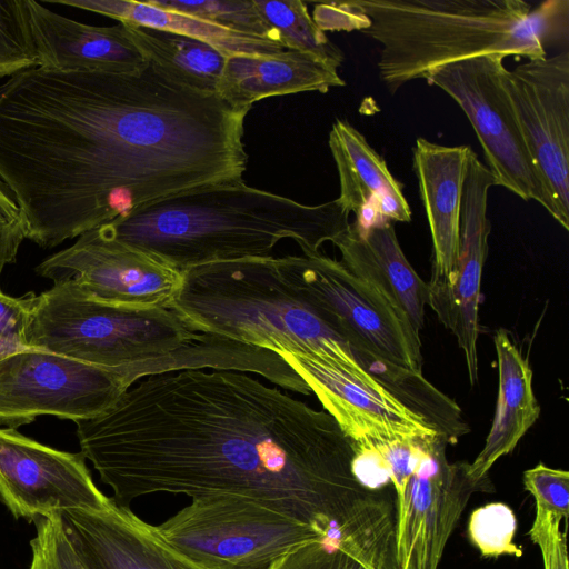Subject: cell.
I'll use <instances>...</instances> for the list:
<instances>
[{
	"instance_id": "cell-8",
	"label": "cell",
	"mask_w": 569,
	"mask_h": 569,
	"mask_svg": "<svg viewBox=\"0 0 569 569\" xmlns=\"http://www.w3.org/2000/svg\"><path fill=\"white\" fill-rule=\"evenodd\" d=\"M134 382L130 366L110 369L43 349H22L0 360V425L17 429L40 416L90 419Z\"/></svg>"
},
{
	"instance_id": "cell-29",
	"label": "cell",
	"mask_w": 569,
	"mask_h": 569,
	"mask_svg": "<svg viewBox=\"0 0 569 569\" xmlns=\"http://www.w3.org/2000/svg\"><path fill=\"white\" fill-rule=\"evenodd\" d=\"M39 67L27 0H0V78Z\"/></svg>"
},
{
	"instance_id": "cell-35",
	"label": "cell",
	"mask_w": 569,
	"mask_h": 569,
	"mask_svg": "<svg viewBox=\"0 0 569 569\" xmlns=\"http://www.w3.org/2000/svg\"><path fill=\"white\" fill-rule=\"evenodd\" d=\"M36 295L11 297L0 290V340L29 348L27 331L34 306Z\"/></svg>"
},
{
	"instance_id": "cell-27",
	"label": "cell",
	"mask_w": 569,
	"mask_h": 569,
	"mask_svg": "<svg viewBox=\"0 0 569 569\" xmlns=\"http://www.w3.org/2000/svg\"><path fill=\"white\" fill-rule=\"evenodd\" d=\"M264 21L273 28L288 50L310 54L338 71L343 52L331 42L300 0H253Z\"/></svg>"
},
{
	"instance_id": "cell-20",
	"label": "cell",
	"mask_w": 569,
	"mask_h": 569,
	"mask_svg": "<svg viewBox=\"0 0 569 569\" xmlns=\"http://www.w3.org/2000/svg\"><path fill=\"white\" fill-rule=\"evenodd\" d=\"M469 146L417 138L412 163L432 239L431 279H446L458 253L459 219Z\"/></svg>"
},
{
	"instance_id": "cell-7",
	"label": "cell",
	"mask_w": 569,
	"mask_h": 569,
	"mask_svg": "<svg viewBox=\"0 0 569 569\" xmlns=\"http://www.w3.org/2000/svg\"><path fill=\"white\" fill-rule=\"evenodd\" d=\"M157 529L170 546L208 569H269L297 547L328 540L292 516L234 495L192 498Z\"/></svg>"
},
{
	"instance_id": "cell-17",
	"label": "cell",
	"mask_w": 569,
	"mask_h": 569,
	"mask_svg": "<svg viewBox=\"0 0 569 569\" xmlns=\"http://www.w3.org/2000/svg\"><path fill=\"white\" fill-rule=\"evenodd\" d=\"M60 516L87 569H208L170 546L157 526L112 498L102 508L67 509Z\"/></svg>"
},
{
	"instance_id": "cell-13",
	"label": "cell",
	"mask_w": 569,
	"mask_h": 569,
	"mask_svg": "<svg viewBox=\"0 0 569 569\" xmlns=\"http://www.w3.org/2000/svg\"><path fill=\"white\" fill-rule=\"evenodd\" d=\"M36 272L53 281L73 279L100 301L143 309L169 308L182 284L181 270L97 229L48 257Z\"/></svg>"
},
{
	"instance_id": "cell-37",
	"label": "cell",
	"mask_w": 569,
	"mask_h": 569,
	"mask_svg": "<svg viewBox=\"0 0 569 569\" xmlns=\"http://www.w3.org/2000/svg\"><path fill=\"white\" fill-rule=\"evenodd\" d=\"M0 212L9 219L21 220L20 210L10 190L0 180Z\"/></svg>"
},
{
	"instance_id": "cell-18",
	"label": "cell",
	"mask_w": 569,
	"mask_h": 569,
	"mask_svg": "<svg viewBox=\"0 0 569 569\" xmlns=\"http://www.w3.org/2000/svg\"><path fill=\"white\" fill-rule=\"evenodd\" d=\"M39 67L63 72L138 74L147 67L122 23L96 27L27 0Z\"/></svg>"
},
{
	"instance_id": "cell-28",
	"label": "cell",
	"mask_w": 569,
	"mask_h": 569,
	"mask_svg": "<svg viewBox=\"0 0 569 569\" xmlns=\"http://www.w3.org/2000/svg\"><path fill=\"white\" fill-rule=\"evenodd\" d=\"M149 1L167 10L193 16L226 29L282 44L278 32L264 21L253 0Z\"/></svg>"
},
{
	"instance_id": "cell-11",
	"label": "cell",
	"mask_w": 569,
	"mask_h": 569,
	"mask_svg": "<svg viewBox=\"0 0 569 569\" xmlns=\"http://www.w3.org/2000/svg\"><path fill=\"white\" fill-rule=\"evenodd\" d=\"M506 88L545 197V209L569 230V52L507 70Z\"/></svg>"
},
{
	"instance_id": "cell-23",
	"label": "cell",
	"mask_w": 569,
	"mask_h": 569,
	"mask_svg": "<svg viewBox=\"0 0 569 569\" xmlns=\"http://www.w3.org/2000/svg\"><path fill=\"white\" fill-rule=\"evenodd\" d=\"M493 342L498 359V398L485 446L468 466V475L475 482L489 478L492 465L516 448L540 415L532 388V370L527 359L507 330L499 329Z\"/></svg>"
},
{
	"instance_id": "cell-34",
	"label": "cell",
	"mask_w": 569,
	"mask_h": 569,
	"mask_svg": "<svg viewBox=\"0 0 569 569\" xmlns=\"http://www.w3.org/2000/svg\"><path fill=\"white\" fill-rule=\"evenodd\" d=\"M560 522L557 516L536 507L529 536L540 549L545 569H568L567 541Z\"/></svg>"
},
{
	"instance_id": "cell-36",
	"label": "cell",
	"mask_w": 569,
	"mask_h": 569,
	"mask_svg": "<svg viewBox=\"0 0 569 569\" xmlns=\"http://www.w3.org/2000/svg\"><path fill=\"white\" fill-rule=\"evenodd\" d=\"M23 239L21 220L9 219L0 212V277L6 266L16 261Z\"/></svg>"
},
{
	"instance_id": "cell-25",
	"label": "cell",
	"mask_w": 569,
	"mask_h": 569,
	"mask_svg": "<svg viewBox=\"0 0 569 569\" xmlns=\"http://www.w3.org/2000/svg\"><path fill=\"white\" fill-rule=\"evenodd\" d=\"M122 24L148 63L190 89L217 93L228 56L196 38L148 27Z\"/></svg>"
},
{
	"instance_id": "cell-4",
	"label": "cell",
	"mask_w": 569,
	"mask_h": 569,
	"mask_svg": "<svg viewBox=\"0 0 569 569\" xmlns=\"http://www.w3.org/2000/svg\"><path fill=\"white\" fill-rule=\"evenodd\" d=\"M349 4L366 19L360 31L380 46V80L393 94L437 69L478 56L535 60L568 32L569 1L531 9L521 0H373Z\"/></svg>"
},
{
	"instance_id": "cell-30",
	"label": "cell",
	"mask_w": 569,
	"mask_h": 569,
	"mask_svg": "<svg viewBox=\"0 0 569 569\" xmlns=\"http://www.w3.org/2000/svg\"><path fill=\"white\" fill-rule=\"evenodd\" d=\"M517 519L512 509L502 502H491L472 511L468 533L482 557L502 555L522 556V549L513 543Z\"/></svg>"
},
{
	"instance_id": "cell-3",
	"label": "cell",
	"mask_w": 569,
	"mask_h": 569,
	"mask_svg": "<svg viewBox=\"0 0 569 569\" xmlns=\"http://www.w3.org/2000/svg\"><path fill=\"white\" fill-rule=\"evenodd\" d=\"M349 214L337 199L307 206L238 181L161 199L97 230L183 271L272 258L283 239L296 241L302 253L319 252L349 228Z\"/></svg>"
},
{
	"instance_id": "cell-9",
	"label": "cell",
	"mask_w": 569,
	"mask_h": 569,
	"mask_svg": "<svg viewBox=\"0 0 569 569\" xmlns=\"http://www.w3.org/2000/svg\"><path fill=\"white\" fill-rule=\"evenodd\" d=\"M279 271L327 311L352 349L421 372L419 332L372 286L321 252L276 258Z\"/></svg>"
},
{
	"instance_id": "cell-19",
	"label": "cell",
	"mask_w": 569,
	"mask_h": 569,
	"mask_svg": "<svg viewBox=\"0 0 569 569\" xmlns=\"http://www.w3.org/2000/svg\"><path fill=\"white\" fill-rule=\"evenodd\" d=\"M333 244L345 267L372 286L420 332L428 286L407 260L393 222L379 220L366 228L352 222Z\"/></svg>"
},
{
	"instance_id": "cell-31",
	"label": "cell",
	"mask_w": 569,
	"mask_h": 569,
	"mask_svg": "<svg viewBox=\"0 0 569 569\" xmlns=\"http://www.w3.org/2000/svg\"><path fill=\"white\" fill-rule=\"evenodd\" d=\"M33 522L29 569H87L69 540L60 512L38 517Z\"/></svg>"
},
{
	"instance_id": "cell-33",
	"label": "cell",
	"mask_w": 569,
	"mask_h": 569,
	"mask_svg": "<svg viewBox=\"0 0 569 569\" xmlns=\"http://www.w3.org/2000/svg\"><path fill=\"white\" fill-rule=\"evenodd\" d=\"M269 569H367L362 563L328 540L308 542L289 551Z\"/></svg>"
},
{
	"instance_id": "cell-2",
	"label": "cell",
	"mask_w": 569,
	"mask_h": 569,
	"mask_svg": "<svg viewBox=\"0 0 569 569\" xmlns=\"http://www.w3.org/2000/svg\"><path fill=\"white\" fill-rule=\"evenodd\" d=\"M217 93L36 67L0 86V180L42 248L189 190L243 181L244 119Z\"/></svg>"
},
{
	"instance_id": "cell-38",
	"label": "cell",
	"mask_w": 569,
	"mask_h": 569,
	"mask_svg": "<svg viewBox=\"0 0 569 569\" xmlns=\"http://www.w3.org/2000/svg\"><path fill=\"white\" fill-rule=\"evenodd\" d=\"M22 349L27 348L0 340V360Z\"/></svg>"
},
{
	"instance_id": "cell-32",
	"label": "cell",
	"mask_w": 569,
	"mask_h": 569,
	"mask_svg": "<svg viewBox=\"0 0 569 569\" xmlns=\"http://www.w3.org/2000/svg\"><path fill=\"white\" fill-rule=\"evenodd\" d=\"M523 485L536 507L545 509L561 520L569 515V473L540 462L523 472Z\"/></svg>"
},
{
	"instance_id": "cell-14",
	"label": "cell",
	"mask_w": 569,
	"mask_h": 569,
	"mask_svg": "<svg viewBox=\"0 0 569 569\" xmlns=\"http://www.w3.org/2000/svg\"><path fill=\"white\" fill-rule=\"evenodd\" d=\"M493 186L490 170L471 149L461 197L456 263L449 277L430 279L427 283L428 305L456 337L471 385L478 381L480 286L491 229L487 216L488 192Z\"/></svg>"
},
{
	"instance_id": "cell-26",
	"label": "cell",
	"mask_w": 569,
	"mask_h": 569,
	"mask_svg": "<svg viewBox=\"0 0 569 569\" xmlns=\"http://www.w3.org/2000/svg\"><path fill=\"white\" fill-rule=\"evenodd\" d=\"M361 368L401 405L422 417L447 443L470 432L461 408L423 376L362 349H352Z\"/></svg>"
},
{
	"instance_id": "cell-24",
	"label": "cell",
	"mask_w": 569,
	"mask_h": 569,
	"mask_svg": "<svg viewBox=\"0 0 569 569\" xmlns=\"http://www.w3.org/2000/svg\"><path fill=\"white\" fill-rule=\"evenodd\" d=\"M49 3L66 4L92 11L119 21L148 27L201 40L226 56L274 57L288 49L263 38L226 29L193 16L174 12L133 0H48Z\"/></svg>"
},
{
	"instance_id": "cell-5",
	"label": "cell",
	"mask_w": 569,
	"mask_h": 569,
	"mask_svg": "<svg viewBox=\"0 0 569 569\" xmlns=\"http://www.w3.org/2000/svg\"><path fill=\"white\" fill-rule=\"evenodd\" d=\"M169 309L196 332L308 355L381 387L361 368L331 316L279 271L274 257L186 269Z\"/></svg>"
},
{
	"instance_id": "cell-15",
	"label": "cell",
	"mask_w": 569,
	"mask_h": 569,
	"mask_svg": "<svg viewBox=\"0 0 569 569\" xmlns=\"http://www.w3.org/2000/svg\"><path fill=\"white\" fill-rule=\"evenodd\" d=\"M279 355L308 385L325 411L353 442L357 457L370 462L392 443L438 436L385 388L372 387L318 358L281 351ZM440 437V436H439Z\"/></svg>"
},
{
	"instance_id": "cell-16",
	"label": "cell",
	"mask_w": 569,
	"mask_h": 569,
	"mask_svg": "<svg viewBox=\"0 0 569 569\" xmlns=\"http://www.w3.org/2000/svg\"><path fill=\"white\" fill-rule=\"evenodd\" d=\"M0 500L32 521L67 509H99L111 498L94 485L81 452L61 451L0 428Z\"/></svg>"
},
{
	"instance_id": "cell-21",
	"label": "cell",
	"mask_w": 569,
	"mask_h": 569,
	"mask_svg": "<svg viewBox=\"0 0 569 569\" xmlns=\"http://www.w3.org/2000/svg\"><path fill=\"white\" fill-rule=\"evenodd\" d=\"M345 84L337 70L317 58L287 50L274 57H228L217 94L234 109L250 110L266 98L306 91L325 93Z\"/></svg>"
},
{
	"instance_id": "cell-22",
	"label": "cell",
	"mask_w": 569,
	"mask_h": 569,
	"mask_svg": "<svg viewBox=\"0 0 569 569\" xmlns=\"http://www.w3.org/2000/svg\"><path fill=\"white\" fill-rule=\"evenodd\" d=\"M329 148L339 176L337 200L349 213L357 214L371 206L385 220L411 221V209L401 183L356 128L337 119L329 133Z\"/></svg>"
},
{
	"instance_id": "cell-10",
	"label": "cell",
	"mask_w": 569,
	"mask_h": 569,
	"mask_svg": "<svg viewBox=\"0 0 569 569\" xmlns=\"http://www.w3.org/2000/svg\"><path fill=\"white\" fill-rule=\"evenodd\" d=\"M503 57L486 54L449 63L426 81L451 97L470 121L495 186L545 207L543 191L507 88Z\"/></svg>"
},
{
	"instance_id": "cell-1",
	"label": "cell",
	"mask_w": 569,
	"mask_h": 569,
	"mask_svg": "<svg viewBox=\"0 0 569 569\" xmlns=\"http://www.w3.org/2000/svg\"><path fill=\"white\" fill-rule=\"evenodd\" d=\"M76 425L80 452L120 506L158 492L241 496L369 566L396 552L391 500L358 480L356 447L338 422L248 372L151 375Z\"/></svg>"
},
{
	"instance_id": "cell-12",
	"label": "cell",
	"mask_w": 569,
	"mask_h": 569,
	"mask_svg": "<svg viewBox=\"0 0 569 569\" xmlns=\"http://www.w3.org/2000/svg\"><path fill=\"white\" fill-rule=\"evenodd\" d=\"M447 445L439 436L427 443L397 500L398 569H437L471 496L493 492L489 478L475 482L469 477V463L448 461Z\"/></svg>"
},
{
	"instance_id": "cell-6",
	"label": "cell",
	"mask_w": 569,
	"mask_h": 569,
	"mask_svg": "<svg viewBox=\"0 0 569 569\" xmlns=\"http://www.w3.org/2000/svg\"><path fill=\"white\" fill-rule=\"evenodd\" d=\"M202 335L169 308L103 302L64 279L36 296L27 345L117 369L168 356Z\"/></svg>"
}]
</instances>
